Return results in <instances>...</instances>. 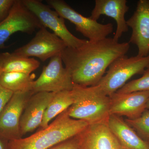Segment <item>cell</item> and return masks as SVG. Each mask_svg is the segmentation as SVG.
<instances>
[{
  "mask_svg": "<svg viewBox=\"0 0 149 149\" xmlns=\"http://www.w3.org/2000/svg\"><path fill=\"white\" fill-rule=\"evenodd\" d=\"M141 91H149V69L145 70L142 77L126 83L116 93L122 94Z\"/></svg>",
  "mask_w": 149,
  "mask_h": 149,
  "instance_id": "44dd1931",
  "label": "cell"
},
{
  "mask_svg": "<svg viewBox=\"0 0 149 149\" xmlns=\"http://www.w3.org/2000/svg\"><path fill=\"white\" fill-rule=\"evenodd\" d=\"M42 27L22 0H15L8 16L0 22V49L6 47V42L14 33L22 32L31 35Z\"/></svg>",
  "mask_w": 149,
  "mask_h": 149,
  "instance_id": "52a82bcc",
  "label": "cell"
},
{
  "mask_svg": "<svg viewBox=\"0 0 149 149\" xmlns=\"http://www.w3.org/2000/svg\"><path fill=\"white\" fill-rule=\"evenodd\" d=\"M3 53L0 54V74L1 73V67L3 61Z\"/></svg>",
  "mask_w": 149,
  "mask_h": 149,
  "instance_id": "484cf974",
  "label": "cell"
},
{
  "mask_svg": "<svg viewBox=\"0 0 149 149\" xmlns=\"http://www.w3.org/2000/svg\"><path fill=\"white\" fill-rule=\"evenodd\" d=\"M71 91L55 93L43 116L40 129L47 128L52 119L66 110L73 103Z\"/></svg>",
  "mask_w": 149,
  "mask_h": 149,
  "instance_id": "ac0fdd59",
  "label": "cell"
},
{
  "mask_svg": "<svg viewBox=\"0 0 149 149\" xmlns=\"http://www.w3.org/2000/svg\"><path fill=\"white\" fill-rule=\"evenodd\" d=\"M35 78L34 73L2 72L0 74V85L13 93L32 91Z\"/></svg>",
  "mask_w": 149,
  "mask_h": 149,
  "instance_id": "e0dca14e",
  "label": "cell"
},
{
  "mask_svg": "<svg viewBox=\"0 0 149 149\" xmlns=\"http://www.w3.org/2000/svg\"><path fill=\"white\" fill-rule=\"evenodd\" d=\"M148 65H147L146 68L147 69H149V54L148 56Z\"/></svg>",
  "mask_w": 149,
  "mask_h": 149,
  "instance_id": "83f0119b",
  "label": "cell"
},
{
  "mask_svg": "<svg viewBox=\"0 0 149 149\" xmlns=\"http://www.w3.org/2000/svg\"><path fill=\"white\" fill-rule=\"evenodd\" d=\"M108 125L123 148L149 149V142L142 139L122 117L110 115Z\"/></svg>",
  "mask_w": 149,
  "mask_h": 149,
  "instance_id": "2e32d148",
  "label": "cell"
},
{
  "mask_svg": "<svg viewBox=\"0 0 149 149\" xmlns=\"http://www.w3.org/2000/svg\"><path fill=\"white\" fill-rule=\"evenodd\" d=\"M148 61V56L120 57L110 65L106 74L97 85L109 97L124 86L131 77L136 74H143Z\"/></svg>",
  "mask_w": 149,
  "mask_h": 149,
  "instance_id": "277c9868",
  "label": "cell"
},
{
  "mask_svg": "<svg viewBox=\"0 0 149 149\" xmlns=\"http://www.w3.org/2000/svg\"><path fill=\"white\" fill-rule=\"evenodd\" d=\"M34 94L32 91L13 93L0 113V138L8 141L22 138L20 118L27 101Z\"/></svg>",
  "mask_w": 149,
  "mask_h": 149,
  "instance_id": "30bf717a",
  "label": "cell"
},
{
  "mask_svg": "<svg viewBox=\"0 0 149 149\" xmlns=\"http://www.w3.org/2000/svg\"><path fill=\"white\" fill-rule=\"evenodd\" d=\"M73 85L69 72L63 65L61 56L58 55L51 58L47 65L44 66L40 77L34 81L32 91L35 94L71 91Z\"/></svg>",
  "mask_w": 149,
  "mask_h": 149,
  "instance_id": "ba28073f",
  "label": "cell"
},
{
  "mask_svg": "<svg viewBox=\"0 0 149 149\" xmlns=\"http://www.w3.org/2000/svg\"><path fill=\"white\" fill-rule=\"evenodd\" d=\"M8 141L0 138V149H8Z\"/></svg>",
  "mask_w": 149,
  "mask_h": 149,
  "instance_id": "d4e9b609",
  "label": "cell"
},
{
  "mask_svg": "<svg viewBox=\"0 0 149 149\" xmlns=\"http://www.w3.org/2000/svg\"><path fill=\"white\" fill-rule=\"evenodd\" d=\"M146 109L149 110V99L147 104Z\"/></svg>",
  "mask_w": 149,
  "mask_h": 149,
  "instance_id": "4316f807",
  "label": "cell"
},
{
  "mask_svg": "<svg viewBox=\"0 0 149 149\" xmlns=\"http://www.w3.org/2000/svg\"><path fill=\"white\" fill-rule=\"evenodd\" d=\"M15 0H0V22L8 16Z\"/></svg>",
  "mask_w": 149,
  "mask_h": 149,
  "instance_id": "603a6c76",
  "label": "cell"
},
{
  "mask_svg": "<svg viewBox=\"0 0 149 149\" xmlns=\"http://www.w3.org/2000/svg\"><path fill=\"white\" fill-rule=\"evenodd\" d=\"M46 2L63 18L75 25L76 30L89 39L91 42L103 40L113 32L111 23L102 24L90 17L83 16L63 0H47Z\"/></svg>",
  "mask_w": 149,
  "mask_h": 149,
  "instance_id": "5b68a950",
  "label": "cell"
},
{
  "mask_svg": "<svg viewBox=\"0 0 149 149\" xmlns=\"http://www.w3.org/2000/svg\"><path fill=\"white\" fill-rule=\"evenodd\" d=\"M126 0H96L90 18L97 20L102 15L113 18L117 24L113 39L118 42L123 33L128 32V27L125 18L129 7Z\"/></svg>",
  "mask_w": 149,
  "mask_h": 149,
  "instance_id": "9a60e30c",
  "label": "cell"
},
{
  "mask_svg": "<svg viewBox=\"0 0 149 149\" xmlns=\"http://www.w3.org/2000/svg\"><path fill=\"white\" fill-rule=\"evenodd\" d=\"M54 94L40 92L30 97L20 118L19 125L22 136L40 127L45 112Z\"/></svg>",
  "mask_w": 149,
  "mask_h": 149,
  "instance_id": "5bb4252c",
  "label": "cell"
},
{
  "mask_svg": "<svg viewBox=\"0 0 149 149\" xmlns=\"http://www.w3.org/2000/svg\"><path fill=\"white\" fill-rule=\"evenodd\" d=\"M2 72H19L31 74L40 66V63L34 58L16 55L12 53H3Z\"/></svg>",
  "mask_w": 149,
  "mask_h": 149,
  "instance_id": "d6986e66",
  "label": "cell"
},
{
  "mask_svg": "<svg viewBox=\"0 0 149 149\" xmlns=\"http://www.w3.org/2000/svg\"><path fill=\"white\" fill-rule=\"evenodd\" d=\"M125 121L136 131L140 137L149 142V110L146 109L141 116L137 119Z\"/></svg>",
  "mask_w": 149,
  "mask_h": 149,
  "instance_id": "ffe728a7",
  "label": "cell"
},
{
  "mask_svg": "<svg viewBox=\"0 0 149 149\" xmlns=\"http://www.w3.org/2000/svg\"><path fill=\"white\" fill-rule=\"evenodd\" d=\"M71 92L73 103L68 109L70 117L88 125L108 121L110 99L98 85L84 87L74 84Z\"/></svg>",
  "mask_w": 149,
  "mask_h": 149,
  "instance_id": "3957f363",
  "label": "cell"
},
{
  "mask_svg": "<svg viewBox=\"0 0 149 149\" xmlns=\"http://www.w3.org/2000/svg\"><path fill=\"white\" fill-rule=\"evenodd\" d=\"M66 47L62 40L43 26L29 42L16 49L12 53L24 57H36L44 62L61 54Z\"/></svg>",
  "mask_w": 149,
  "mask_h": 149,
  "instance_id": "9c48e42d",
  "label": "cell"
},
{
  "mask_svg": "<svg viewBox=\"0 0 149 149\" xmlns=\"http://www.w3.org/2000/svg\"><path fill=\"white\" fill-rule=\"evenodd\" d=\"M68 109L58 116L47 128L27 138L9 141L8 149H49L80 134L88 123L70 117Z\"/></svg>",
  "mask_w": 149,
  "mask_h": 149,
  "instance_id": "7a4b0ae2",
  "label": "cell"
},
{
  "mask_svg": "<svg viewBox=\"0 0 149 149\" xmlns=\"http://www.w3.org/2000/svg\"><path fill=\"white\" fill-rule=\"evenodd\" d=\"M120 149H125L123 148H122V147H121V148H120Z\"/></svg>",
  "mask_w": 149,
  "mask_h": 149,
  "instance_id": "f1b7e54d",
  "label": "cell"
},
{
  "mask_svg": "<svg viewBox=\"0 0 149 149\" xmlns=\"http://www.w3.org/2000/svg\"><path fill=\"white\" fill-rule=\"evenodd\" d=\"M81 149H120L108 121L88 125L78 135Z\"/></svg>",
  "mask_w": 149,
  "mask_h": 149,
  "instance_id": "4fadbf2b",
  "label": "cell"
},
{
  "mask_svg": "<svg viewBox=\"0 0 149 149\" xmlns=\"http://www.w3.org/2000/svg\"><path fill=\"white\" fill-rule=\"evenodd\" d=\"M49 149H81L78 135L63 141Z\"/></svg>",
  "mask_w": 149,
  "mask_h": 149,
  "instance_id": "7402d4cb",
  "label": "cell"
},
{
  "mask_svg": "<svg viewBox=\"0 0 149 149\" xmlns=\"http://www.w3.org/2000/svg\"><path fill=\"white\" fill-rule=\"evenodd\" d=\"M132 32L128 42L137 46L140 57L149 54V0H139L136 10L126 21Z\"/></svg>",
  "mask_w": 149,
  "mask_h": 149,
  "instance_id": "7c38bea8",
  "label": "cell"
},
{
  "mask_svg": "<svg viewBox=\"0 0 149 149\" xmlns=\"http://www.w3.org/2000/svg\"><path fill=\"white\" fill-rule=\"evenodd\" d=\"M24 6L39 19L43 26L49 28L63 41L67 47L75 48L88 40L79 39L72 35L66 27L65 19L49 6L38 0H22Z\"/></svg>",
  "mask_w": 149,
  "mask_h": 149,
  "instance_id": "8992f818",
  "label": "cell"
},
{
  "mask_svg": "<svg viewBox=\"0 0 149 149\" xmlns=\"http://www.w3.org/2000/svg\"><path fill=\"white\" fill-rule=\"evenodd\" d=\"M129 42L119 43L111 38L91 42L75 48L66 47L61 57L73 84L89 87L97 85L114 60L125 56Z\"/></svg>",
  "mask_w": 149,
  "mask_h": 149,
  "instance_id": "6da1fadb",
  "label": "cell"
},
{
  "mask_svg": "<svg viewBox=\"0 0 149 149\" xmlns=\"http://www.w3.org/2000/svg\"><path fill=\"white\" fill-rule=\"evenodd\" d=\"M13 93L0 85V113L10 100Z\"/></svg>",
  "mask_w": 149,
  "mask_h": 149,
  "instance_id": "cb8c5ba5",
  "label": "cell"
},
{
  "mask_svg": "<svg viewBox=\"0 0 149 149\" xmlns=\"http://www.w3.org/2000/svg\"><path fill=\"white\" fill-rule=\"evenodd\" d=\"M109 115L125 116L134 120L141 116L146 109L149 91L128 93H115L109 96Z\"/></svg>",
  "mask_w": 149,
  "mask_h": 149,
  "instance_id": "8fae6325",
  "label": "cell"
}]
</instances>
